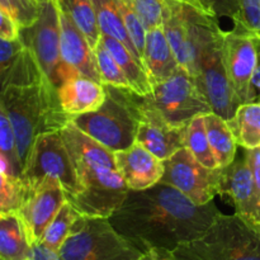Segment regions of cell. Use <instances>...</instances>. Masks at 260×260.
Here are the masks:
<instances>
[{
  "instance_id": "obj_23",
  "label": "cell",
  "mask_w": 260,
  "mask_h": 260,
  "mask_svg": "<svg viewBox=\"0 0 260 260\" xmlns=\"http://www.w3.org/2000/svg\"><path fill=\"white\" fill-rule=\"evenodd\" d=\"M213 9L216 15H226L234 20V30L260 42V0H215Z\"/></svg>"
},
{
  "instance_id": "obj_22",
  "label": "cell",
  "mask_w": 260,
  "mask_h": 260,
  "mask_svg": "<svg viewBox=\"0 0 260 260\" xmlns=\"http://www.w3.org/2000/svg\"><path fill=\"white\" fill-rule=\"evenodd\" d=\"M32 245L17 212L0 213V259L29 260Z\"/></svg>"
},
{
  "instance_id": "obj_1",
  "label": "cell",
  "mask_w": 260,
  "mask_h": 260,
  "mask_svg": "<svg viewBox=\"0 0 260 260\" xmlns=\"http://www.w3.org/2000/svg\"><path fill=\"white\" fill-rule=\"evenodd\" d=\"M220 213L213 201L196 205L177 188L157 183L144 190H129L109 221L144 253L173 251L203 235Z\"/></svg>"
},
{
  "instance_id": "obj_39",
  "label": "cell",
  "mask_w": 260,
  "mask_h": 260,
  "mask_svg": "<svg viewBox=\"0 0 260 260\" xmlns=\"http://www.w3.org/2000/svg\"><path fill=\"white\" fill-rule=\"evenodd\" d=\"M174 2L184 4L187 7L193 8L194 10L200 12L201 14L210 15V17H217L213 9V2L215 0H174Z\"/></svg>"
},
{
  "instance_id": "obj_36",
  "label": "cell",
  "mask_w": 260,
  "mask_h": 260,
  "mask_svg": "<svg viewBox=\"0 0 260 260\" xmlns=\"http://www.w3.org/2000/svg\"><path fill=\"white\" fill-rule=\"evenodd\" d=\"M20 36V28L12 15L0 7V38L4 40H17Z\"/></svg>"
},
{
  "instance_id": "obj_25",
  "label": "cell",
  "mask_w": 260,
  "mask_h": 260,
  "mask_svg": "<svg viewBox=\"0 0 260 260\" xmlns=\"http://www.w3.org/2000/svg\"><path fill=\"white\" fill-rule=\"evenodd\" d=\"M228 124L239 146L245 150L260 147V102L241 104Z\"/></svg>"
},
{
  "instance_id": "obj_6",
  "label": "cell",
  "mask_w": 260,
  "mask_h": 260,
  "mask_svg": "<svg viewBox=\"0 0 260 260\" xmlns=\"http://www.w3.org/2000/svg\"><path fill=\"white\" fill-rule=\"evenodd\" d=\"M172 253L175 260H260V234L236 213H220L203 235Z\"/></svg>"
},
{
  "instance_id": "obj_17",
  "label": "cell",
  "mask_w": 260,
  "mask_h": 260,
  "mask_svg": "<svg viewBox=\"0 0 260 260\" xmlns=\"http://www.w3.org/2000/svg\"><path fill=\"white\" fill-rule=\"evenodd\" d=\"M58 19H60L61 53L65 63L74 73L101 83L94 50L89 45L84 33L79 29L70 15L61 9L60 5H58Z\"/></svg>"
},
{
  "instance_id": "obj_44",
  "label": "cell",
  "mask_w": 260,
  "mask_h": 260,
  "mask_svg": "<svg viewBox=\"0 0 260 260\" xmlns=\"http://www.w3.org/2000/svg\"><path fill=\"white\" fill-rule=\"evenodd\" d=\"M0 260H2V259H0Z\"/></svg>"
},
{
  "instance_id": "obj_19",
  "label": "cell",
  "mask_w": 260,
  "mask_h": 260,
  "mask_svg": "<svg viewBox=\"0 0 260 260\" xmlns=\"http://www.w3.org/2000/svg\"><path fill=\"white\" fill-rule=\"evenodd\" d=\"M60 106L66 114L75 116L94 112L106 101V86L83 75H75L57 88Z\"/></svg>"
},
{
  "instance_id": "obj_3",
  "label": "cell",
  "mask_w": 260,
  "mask_h": 260,
  "mask_svg": "<svg viewBox=\"0 0 260 260\" xmlns=\"http://www.w3.org/2000/svg\"><path fill=\"white\" fill-rule=\"evenodd\" d=\"M78 177L79 189L69 202L80 215L109 218L129 192L114 152L84 134L73 122L61 129Z\"/></svg>"
},
{
  "instance_id": "obj_14",
  "label": "cell",
  "mask_w": 260,
  "mask_h": 260,
  "mask_svg": "<svg viewBox=\"0 0 260 260\" xmlns=\"http://www.w3.org/2000/svg\"><path fill=\"white\" fill-rule=\"evenodd\" d=\"M66 201L62 185L50 178L28 190L27 198L17 213L24 225L30 245L40 243L47 226Z\"/></svg>"
},
{
  "instance_id": "obj_33",
  "label": "cell",
  "mask_w": 260,
  "mask_h": 260,
  "mask_svg": "<svg viewBox=\"0 0 260 260\" xmlns=\"http://www.w3.org/2000/svg\"><path fill=\"white\" fill-rule=\"evenodd\" d=\"M25 48L27 46L20 37L17 40L0 38V90L7 83L13 70L17 68Z\"/></svg>"
},
{
  "instance_id": "obj_40",
  "label": "cell",
  "mask_w": 260,
  "mask_h": 260,
  "mask_svg": "<svg viewBox=\"0 0 260 260\" xmlns=\"http://www.w3.org/2000/svg\"><path fill=\"white\" fill-rule=\"evenodd\" d=\"M256 48H258V61H256L255 70H254L253 79H251V98L255 102L260 95V42L256 41Z\"/></svg>"
},
{
  "instance_id": "obj_5",
  "label": "cell",
  "mask_w": 260,
  "mask_h": 260,
  "mask_svg": "<svg viewBox=\"0 0 260 260\" xmlns=\"http://www.w3.org/2000/svg\"><path fill=\"white\" fill-rule=\"evenodd\" d=\"M104 86V103L96 111L73 117L71 122L84 134L114 152L136 142L141 95L112 85Z\"/></svg>"
},
{
  "instance_id": "obj_7",
  "label": "cell",
  "mask_w": 260,
  "mask_h": 260,
  "mask_svg": "<svg viewBox=\"0 0 260 260\" xmlns=\"http://www.w3.org/2000/svg\"><path fill=\"white\" fill-rule=\"evenodd\" d=\"M58 253L65 260H141L145 254L119 234L109 218L83 215Z\"/></svg>"
},
{
  "instance_id": "obj_20",
  "label": "cell",
  "mask_w": 260,
  "mask_h": 260,
  "mask_svg": "<svg viewBox=\"0 0 260 260\" xmlns=\"http://www.w3.org/2000/svg\"><path fill=\"white\" fill-rule=\"evenodd\" d=\"M142 65L152 84L170 78L180 68L168 42L162 25L146 30Z\"/></svg>"
},
{
  "instance_id": "obj_18",
  "label": "cell",
  "mask_w": 260,
  "mask_h": 260,
  "mask_svg": "<svg viewBox=\"0 0 260 260\" xmlns=\"http://www.w3.org/2000/svg\"><path fill=\"white\" fill-rule=\"evenodd\" d=\"M162 29L182 69L189 75L196 73V51L187 19V5L174 0H162Z\"/></svg>"
},
{
  "instance_id": "obj_15",
  "label": "cell",
  "mask_w": 260,
  "mask_h": 260,
  "mask_svg": "<svg viewBox=\"0 0 260 260\" xmlns=\"http://www.w3.org/2000/svg\"><path fill=\"white\" fill-rule=\"evenodd\" d=\"M222 169L221 196L228 194L233 200L236 215L260 234V207L248 160H234Z\"/></svg>"
},
{
  "instance_id": "obj_13",
  "label": "cell",
  "mask_w": 260,
  "mask_h": 260,
  "mask_svg": "<svg viewBox=\"0 0 260 260\" xmlns=\"http://www.w3.org/2000/svg\"><path fill=\"white\" fill-rule=\"evenodd\" d=\"M187 127L173 126L152 103L151 96H140V124L136 142L160 160L169 159L185 147Z\"/></svg>"
},
{
  "instance_id": "obj_41",
  "label": "cell",
  "mask_w": 260,
  "mask_h": 260,
  "mask_svg": "<svg viewBox=\"0 0 260 260\" xmlns=\"http://www.w3.org/2000/svg\"><path fill=\"white\" fill-rule=\"evenodd\" d=\"M141 260H175L172 251L165 249H152L142 255Z\"/></svg>"
},
{
  "instance_id": "obj_31",
  "label": "cell",
  "mask_w": 260,
  "mask_h": 260,
  "mask_svg": "<svg viewBox=\"0 0 260 260\" xmlns=\"http://www.w3.org/2000/svg\"><path fill=\"white\" fill-rule=\"evenodd\" d=\"M27 196V187L19 177L0 170V213L18 212Z\"/></svg>"
},
{
  "instance_id": "obj_21",
  "label": "cell",
  "mask_w": 260,
  "mask_h": 260,
  "mask_svg": "<svg viewBox=\"0 0 260 260\" xmlns=\"http://www.w3.org/2000/svg\"><path fill=\"white\" fill-rule=\"evenodd\" d=\"M101 41L113 55L118 65L123 70L127 80L131 84V88L137 95L149 96L152 94V83L147 75L141 61L121 42L111 36L102 35Z\"/></svg>"
},
{
  "instance_id": "obj_8",
  "label": "cell",
  "mask_w": 260,
  "mask_h": 260,
  "mask_svg": "<svg viewBox=\"0 0 260 260\" xmlns=\"http://www.w3.org/2000/svg\"><path fill=\"white\" fill-rule=\"evenodd\" d=\"M47 178L62 185L68 200L78 193V177L61 129L41 134L35 140L20 175L28 190Z\"/></svg>"
},
{
  "instance_id": "obj_35",
  "label": "cell",
  "mask_w": 260,
  "mask_h": 260,
  "mask_svg": "<svg viewBox=\"0 0 260 260\" xmlns=\"http://www.w3.org/2000/svg\"><path fill=\"white\" fill-rule=\"evenodd\" d=\"M132 7L141 19L145 29L149 30L162 25V0H124Z\"/></svg>"
},
{
  "instance_id": "obj_16",
  "label": "cell",
  "mask_w": 260,
  "mask_h": 260,
  "mask_svg": "<svg viewBox=\"0 0 260 260\" xmlns=\"http://www.w3.org/2000/svg\"><path fill=\"white\" fill-rule=\"evenodd\" d=\"M114 159L117 169L129 190H144L154 187L164 175V161L139 142L124 150L114 151Z\"/></svg>"
},
{
  "instance_id": "obj_27",
  "label": "cell",
  "mask_w": 260,
  "mask_h": 260,
  "mask_svg": "<svg viewBox=\"0 0 260 260\" xmlns=\"http://www.w3.org/2000/svg\"><path fill=\"white\" fill-rule=\"evenodd\" d=\"M57 4L63 12L70 15L79 29L84 33L91 48L95 50L98 43L101 42L102 32L98 25V20H96L93 2L91 0H57Z\"/></svg>"
},
{
  "instance_id": "obj_30",
  "label": "cell",
  "mask_w": 260,
  "mask_h": 260,
  "mask_svg": "<svg viewBox=\"0 0 260 260\" xmlns=\"http://www.w3.org/2000/svg\"><path fill=\"white\" fill-rule=\"evenodd\" d=\"M94 55H95L96 69H98L102 84L126 89V90H132L131 84L127 80L123 70H122L116 58L113 57V55L109 52L108 48L103 45L102 41L94 50Z\"/></svg>"
},
{
  "instance_id": "obj_42",
  "label": "cell",
  "mask_w": 260,
  "mask_h": 260,
  "mask_svg": "<svg viewBox=\"0 0 260 260\" xmlns=\"http://www.w3.org/2000/svg\"><path fill=\"white\" fill-rule=\"evenodd\" d=\"M36 2H37V3H40V4H42V3L47 2V0H36Z\"/></svg>"
},
{
  "instance_id": "obj_11",
  "label": "cell",
  "mask_w": 260,
  "mask_h": 260,
  "mask_svg": "<svg viewBox=\"0 0 260 260\" xmlns=\"http://www.w3.org/2000/svg\"><path fill=\"white\" fill-rule=\"evenodd\" d=\"M165 172L160 183L172 185L196 205H206L221 194L222 168L208 169L183 147L164 160Z\"/></svg>"
},
{
  "instance_id": "obj_10",
  "label": "cell",
  "mask_w": 260,
  "mask_h": 260,
  "mask_svg": "<svg viewBox=\"0 0 260 260\" xmlns=\"http://www.w3.org/2000/svg\"><path fill=\"white\" fill-rule=\"evenodd\" d=\"M150 96L155 107L173 126L187 127L193 118L212 112L193 76L182 68L170 78L152 84Z\"/></svg>"
},
{
  "instance_id": "obj_24",
  "label": "cell",
  "mask_w": 260,
  "mask_h": 260,
  "mask_svg": "<svg viewBox=\"0 0 260 260\" xmlns=\"http://www.w3.org/2000/svg\"><path fill=\"white\" fill-rule=\"evenodd\" d=\"M203 118L208 141L218 165L220 168L229 167L235 160L238 142L228 121L213 112L205 114Z\"/></svg>"
},
{
  "instance_id": "obj_29",
  "label": "cell",
  "mask_w": 260,
  "mask_h": 260,
  "mask_svg": "<svg viewBox=\"0 0 260 260\" xmlns=\"http://www.w3.org/2000/svg\"><path fill=\"white\" fill-rule=\"evenodd\" d=\"M79 216L80 213L74 208V206L69 201H66L65 205L60 208L57 215L47 226L40 243L45 244L46 246L56 251L60 250L66 239L70 235L74 223L76 222Z\"/></svg>"
},
{
  "instance_id": "obj_38",
  "label": "cell",
  "mask_w": 260,
  "mask_h": 260,
  "mask_svg": "<svg viewBox=\"0 0 260 260\" xmlns=\"http://www.w3.org/2000/svg\"><path fill=\"white\" fill-rule=\"evenodd\" d=\"M29 260H65L58 251L48 248L45 244H33L30 249Z\"/></svg>"
},
{
  "instance_id": "obj_9",
  "label": "cell",
  "mask_w": 260,
  "mask_h": 260,
  "mask_svg": "<svg viewBox=\"0 0 260 260\" xmlns=\"http://www.w3.org/2000/svg\"><path fill=\"white\" fill-rule=\"evenodd\" d=\"M20 38L32 51L41 70L56 89L73 76L61 53L60 19L57 0H47L41 4L40 15L30 27L20 29Z\"/></svg>"
},
{
  "instance_id": "obj_2",
  "label": "cell",
  "mask_w": 260,
  "mask_h": 260,
  "mask_svg": "<svg viewBox=\"0 0 260 260\" xmlns=\"http://www.w3.org/2000/svg\"><path fill=\"white\" fill-rule=\"evenodd\" d=\"M0 104L14 129L23 168L41 134L60 131L71 122L61 108L57 89L46 78L28 47L0 90Z\"/></svg>"
},
{
  "instance_id": "obj_43",
  "label": "cell",
  "mask_w": 260,
  "mask_h": 260,
  "mask_svg": "<svg viewBox=\"0 0 260 260\" xmlns=\"http://www.w3.org/2000/svg\"><path fill=\"white\" fill-rule=\"evenodd\" d=\"M258 102H260V95H259V98H258Z\"/></svg>"
},
{
  "instance_id": "obj_28",
  "label": "cell",
  "mask_w": 260,
  "mask_h": 260,
  "mask_svg": "<svg viewBox=\"0 0 260 260\" xmlns=\"http://www.w3.org/2000/svg\"><path fill=\"white\" fill-rule=\"evenodd\" d=\"M185 149L189 150L190 154L203 167L208 168V169H218L220 168L215 155H213L212 149H211L210 141H208L203 116L193 118L192 122L187 126Z\"/></svg>"
},
{
  "instance_id": "obj_32",
  "label": "cell",
  "mask_w": 260,
  "mask_h": 260,
  "mask_svg": "<svg viewBox=\"0 0 260 260\" xmlns=\"http://www.w3.org/2000/svg\"><path fill=\"white\" fill-rule=\"evenodd\" d=\"M0 156L8 162L10 170H12V174L14 177L20 178L23 167L20 162L19 154H18L14 129H13L12 123H10L2 104H0Z\"/></svg>"
},
{
  "instance_id": "obj_4",
  "label": "cell",
  "mask_w": 260,
  "mask_h": 260,
  "mask_svg": "<svg viewBox=\"0 0 260 260\" xmlns=\"http://www.w3.org/2000/svg\"><path fill=\"white\" fill-rule=\"evenodd\" d=\"M187 19L196 51V73L193 79L210 103L213 113L230 119L241 106L236 96L222 61V29L217 17L201 14L187 7Z\"/></svg>"
},
{
  "instance_id": "obj_26",
  "label": "cell",
  "mask_w": 260,
  "mask_h": 260,
  "mask_svg": "<svg viewBox=\"0 0 260 260\" xmlns=\"http://www.w3.org/2000/svg\"><path fill=\"white\" fill-rule=\"evenodd\" d=\"M91 2H93L96 20H98V25L101 28L102 35L111 36V37L121 41L141 61V56L137 52L131 37L127 32V28L121 17L116 0H91Z\"/></svg>"
},
{
  "instance_id": "obj_12",
  "label": "cell",
  "mask_w": 260,
  "mask_h": 260,
  "mask_svg": "<svg viewBox=\"0 0 260 260\" xmlns=\"http://www.w3.org/2000/svg\"><path fill=\"white\" fill-rule=\"evenodd\" d=\"M221 53L229 81L240 103L253 102L251 79L258 61L256 40L234 29L222 30Z\"/></svg>"
},
{
  "instance_id": "obj_34",
  "label": "cell",
  "mask_w": 260,
  "mask_h": 260,
  "mask_svg": "<svg viewBox=\"0 0 260 260\" xmlns=\"http://www.w3.org/2000/svg\"><path fill=\"white\" fill-rule=\"evenodd\" d=\"M0 7L4 8L20 29L30 27L40 15L41 4L36 0H0Z\"/></svg>"
},
{
  "instance_id": "obj_37",
  "label": "cell",
  "mask_w": 260,
  "mask_h": 260,
  "mask_svg": "<svg viewBox=\"0 0 260 260\" xmlns=\"http://www.w3.org/2000/svg\"><path fill=\"white\" fill-rule=\"evenodd\" d=\"M245 157L251 169V174H253L254 188H255L256 198H258L260 207V147L245 150Z\"/></svg>"
}]
</instances>
